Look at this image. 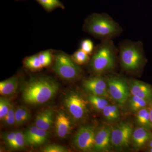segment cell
Returning <instances> with one entry per match:
<instances>
[{
    "label": "cell",
    "mask_w": 152,
    "mask_h": 152,
    "mask_svg": "<svg viewBox=\"0 0 152 152\" xmlns=\"http://www.w3.org/2000/svg\"><path fill=\"white\" fill-rule=\"evenodd\" d=\"M59 85L50 77H32L22 86V98L28 105L46 103L56 94Z\"/></svg>",
    "instance_id": "obj_1"
},
{
    "label": "cell",
    "mask_w": 152,
    "mask_h": 152,
    "mask_svg": "<svg viewBox=\"0 0 152 152\" xmlns=\"http://www.w3.org/2000/svg\"><path fill=\"white\" fill-rule=\"evenodd\" d=\"M84 29L102 41L112 40L122 32L120 25L105 14H93L85 21Z\"/></svg>",
    "instance_id": "obj_2"
},
{
    "label": "cell",
    "mask_w": 152,
    "mask_h": 152,
    "mask_svg": "<svg viewBox=\"0 0 152 152\" xmlns=\"http://www.w3.org/2000/svg\"><path fill=\"white\" fill-rule=\"evenodd\" d=\"M116 51L112 40L102 41L95 49L90 62L91 71L100 75L113 70L115 66Z\"/></svg>",
    "instance_id": "obj_3"
},
{
    "label": "cell",
    "mask_w": 152,
    "mask_h": 152,
    "mask_svg": "<svg viewBox=\"0 0 152 152\" xmlns=\"http://www.w3.org/2000/svg\"><path fill=\"white\" fill-rule=\"evenodd\" d=\"M119 49L120 62L125 70L134 72L142 69L145 60L142 42L124 41Z\"/></svg>",
    "instance_id": "obj_4"
},
{
    "label": "cell",
    "mask_w": 152,
    "mask_h": 152,
    "mask_svg": "<svg viewBox=\"0 0 152 152\" xmlns=\"http://www.w3.org/2000/svg\"><path fill=\"white\" fill-rule=\"evenodd\" d=\"M53 69L59 77L68 81L76 80L82 74L81 69L71 57L63 53L56 55Z\"/></svg>",
    "instance_id": "obj_5"
},
{
    "label": "cell",
    "mask_w": 152,
    "mask_h": 152,
    "mask_svg": "<svg viewBox=\"0 0 152 152\" xmlns=\"http://www.w3.org/2000/svg\"><path fill=\"white\" fill-rule=\"evenodd\" d=\"M133 126L127 122H121L114 127H112V147L118 151L127 149L132 142Z\"/></svg>",
    "instance_id": "obj_6"
},
{
    "label": "cell",
    "mask_w": 152,
    "mask_h": 152,
    "mask_svg": "<svg viewBox=\"0 0 152 152\" xmlns=\"http://www.w3.org/2000/svg\"><path fill=\"white\" fill-rule=\"evenodd\" d=\"M107 83L110 96L119 105L124 107L129 98V84L124 79L116 76L109 77Z\"/></svg>",
    "instance_id": "obj_7"
},
{
    "label": "cell",
    "mask_w": 152,
    "mask_h": 152,
    "mask_svg": "<svg viewBox=\"0 0 152 152\" xmlns=\"http://www.w3.org/2000/svg\"><path fill=\"white\" fill-rule=\"evenodd\" d=\"M96 128L91 125H86L79 128L74 136L73 142L75 147L80 151H94Z\"/></svg>",
    "instance_id": "obj_8"
},
{
    "label": "cell",
    "mask_w": 152,
    "mask_h": 152,
    "mask_svg": "<svg viewBox=\"0 0 152 152\" xmlns=\"http://www.w3.org/2000/svg\"><path fill=\"white\" fill-rule=\"evenodd\" d=\"M64 104L72 118L76 121H80L88 114L86 102L77 93L68 94L64 100Z\"/></svg>",
    "instance_id": "obj_9"
},
{
    "label": "cell",
    "mask_w": 152,
    "mask_h": 152,
    "mask_svg": "<svg viewBox=\"0 0 152 152\" xmlns=\"http://www.w3.org/2000/svg\"><path fill=\"white\" fill-rule=\"evenodd\" d=\"M85 79L83 86L90 94L106 98L110 96L108 91L107 83L102 77L99 75Z\"/></svg>",
    "instance_id": "obj_10"
},
{
    "label": "cell",
    "mask_w": 152,
    "mask_h": 152,
    "mask_svg": "<svg viewBox=\"0 0 152 152\" xmlns=\"http://www.w3.org/2000/svg\"><path fill=\"white\" fill-rule=\"evenodd\" d=\"M112 127L104 125L96 131L94 151L97 152L110 151L112 148Z\"/></svg>",
    "instance_id": "obj_11"
},
{
    "label": "cell",
    "mask_w": 152,
    "mask_h": 152,
    "mask_svg": "<svg viewBox=\"0 0 152 152\" xmlns=\"http://www.w3.org/2000/svg\"><path fill=\"white\" fill-rule=\"evenodd\" d=\"M26 143L30 146L37 147L46 143L48 138V131L35 125L28 128L24 132Z\"/></svg>",
    "instance_id": "obj_12"
},
{
    "label": "cell",
    "mask_w": 152,
    "mask_h": 152,
    "mask_svg": "<svg viewBox=\"0 0 152 152\" xmlns=\"http://www.w3.org/2000/svg\"><path fill=\"white\" fill-rule=\"evenodd\" d=\"M55 132L57 136L61 138L66 137L71 134L72 129V120L65 112H58L55 119Z\"/></svg>",
    "instance_id": "obj_13"
},
{
    "label": "cell",
    "mask_w": 152,
    "mask_h": 152,
    "mask_svg": "<svg viewBox=\"0 0 152 152\" xmlns=\"http://www.w3.org/2000/svg\"><path fill=\"white\" fill-rule=\"evenodd\" d=\"M132 95L137 96L152 102V86L146 83L136 80H132L128 83Z\"/></svg>",
    "instance_id": "obj_14"
},
{
    "label": "cell",
    "mask_w": 152,
    "mask_h": 152,
    "mask_svg": "<svg viewBox=\"0 0 152 152\" xmlns=\"http://www.w3.org/2000/svg\"><path fill=\"white\" fill-rule=\"evenodd\" d=\"M152 138V131L139 126L133 130L132 143L134 148L140 150L147 146Z\"/></svg>",
    "instance_id": "obj_15"
},
{
    "label": "cell",
    "mask_w": 152,
    "mask_h": 152,
    "mask_svg": "<svg viewBox=\"0 0 152 152\" xmlns=\"http://www.w3.org/2000/svg\"><path fill=\"white\" fill-rule=\"evenodd\" d=\"M54 112L52 108L46 109L36 117L35 125L38 127L48 131L54 124Z\"/></svg>",
    "instance_id": "obj_16"
},
{
    "label": "cell",
    "mask_w": 152,
    "mask_h": 152,
    "mask_svg": "<svg viewBox=\"0 0 152 152\" xmlns=\"http://www.w3.org/2000/svg\"><path fill=\"white\" fill-rule=\"evenodd\" d=\"M18 86L17 77H12L0 82V94L3 96L13 95L16 92Z\"/></svg>",
    "instance_id": "obj_17"
},
{
    "label": "cell",
    "mask_w": 152,
    "mask_h": 152,
    "mask_svg": "<svg viewBox=\"0 0 152 152\" xmlns=\"http://www.w3.org/2000/svg\"><path fill=\"white\" fill-rule=\"evenodd\" d=\"M135 118L136 122L139 126L152 131L149 106L136 112Z\"/></svg>",
    "instance_id": "obj_18"
},
{
    "label": "cell",
    "mask_w": 152,
    "mask_h": 152,
    "mask_svg": "<svg viewBox=\"0 0 152 152\" xmlns=\"http://www.w3.org/2000/svg\"><path fill=\"white\" fill-rule=\"evenodd\" d=\"M16 125L20 126L24 124L30 120L31 113L29 110L24 106H18L15 109Z\"/></svg>",
    "instance_id": "obj_19"
},
{
    "label": "cell",
    "mask_w": 152,
    "mask_h": 152,
    "mask_svg": "<svg viewBox=\"0 0 152 152\" xmlns=\"http://www.w3.org/2000/svg\"><path fill=\"white\" fill-rule=\"evenodd\" d=\"M150 104V103L146 100L134 95H132V96L129 98L128 102L130 110L135 113L148 107Z\"/></svg>",
    "instance_id": "obj_20"
},
{
    "label": "cell",
    "mask_w": 152,
    "mask_h": 152,
    "mask_svg": "<svg viewBox=\"0 0 152 152\" xmlns=\"http://www.w3.org/2000/svg\"><path fill=\"white\" fill-rule=\"evenodd\" d=\"M89 102L93 107L98 111H102L106 106L109 104L106 98L89 94L88 96Z\"/></svg>",
    "instance_id": "obj_21"
},
{
    "label": "cell",
    "mask_w": 152,
    "mask_h": 152,
    "mask_svg": "<svg viewBox=\"0 0 152 152\" xmlns=\"http://www.w3.org/2000/svg\"><path fill=\"white\" fill-rule=\"evenodd\" d=\"M102 112L104 118L109 121H115L119 118V110L115 105L109 104L105 107Z\"/></svg>",
    "instance_id": "obj_22"
},
{
    "label": "cell",
    "mask_w": 152,
    "mask_h": 152,
    "mask_svg": "<svg viewBox=\"0 0 152 152\" xmlns=\"http://www.w3.org/2000/svg\"><path fill=\"white\" fill-rule=\"evenodd\" d=\"M24 64L26 67L32 71L40 70L43 68L40 62L38 55L26 58L24 61Z\"/></svg>",
    "instance_id": "obj_23"
},
{
    "label": "cell",
    "mask_w": 152,
    "mask_h": 152,
    "mask_svg": "<svg viewBox=\"0 0 152 152\" xmlns=\"http://www.w3.org/2000/svg\"><path fill=\"white\" fill-rule=\"evenodd\" d=\"M26 144L24 133L21 131H16L15 139L8 147L12 149L20 150L23 149Z\"/></svg>",
    "instance_id": "obj_24"
},
{
    "label": "cell",
    "mask_w": 152,
    "mask_h": 152,
    "mask_svg": "<svg viewBox=\"0 0 152 152\" xmlns=\"http://www.w3.org/2000/svg\"><path fill=\"white\" fill-rule=\"evenodd\" d=\"M48 12H50L57 8H64V5L59 0H36Z\"/></svg>",
    "instance_id": "obj_25"
},
{
    "label": "cell",
    "mask_w": 152,
    "mask_h": 152,
    "mask_svg": "<svg viewBox=\"0 0 152 152\" xmlns=\"http://www.w3.org/2000/svg\"><path fill=\"white\" fill-rule=\"evenodd\" d=\"M89 55L85 53L81 49H79L71 56L74 62L79 65L86 64L90 60Z\"/></svg>",
    "instance_id": "obj_26"
},
{
    "label": "cell",
    "mask_w": 152,
    "mask_h": 152,
    "mask_svg": "<svg viewBox=\"0 0 152 152\" xmlns=\"http://www.w3.org/2000/svg\"><path fill=\"white\" fill-rule=\"evenodd\" d=\"M15 109L13 105L12 104L7 114L6 115L2 121L5 126L8 127H11L16 125L15 115Z\"/></svg>",
    "instance_id": "obj_27"
},
{
    "label": "cell",
    "mask_w": 152,
    "mask_h": 152,
    "mask_svg": "<svg viewBox=\"0 0 152 152\" xmlns=\"http://www.w3.org/2000/svg\"><path fill=\"white\" fill-rule=\"evenodd\" d=\"M12 104L7 98L1 97L0 98V120L2 121L7 114Z\"/></svg>",
    "instance_id": "obj_28"
},
{
    "label": "cell",
    "mask_w": 152,
    "mask_h": 152,
    "mask_svg": "<svg viewBox=\"0 0 152 152\" xmlns=\"http://www.w3.org/2000/svg\"><path fill=\"white\" fill-rule=\"evenodd\" d=\"M41 64L43 67L48 66L51 64L52 56L49 50L44 51L39 53L38 55Z\"/></svg>",
    "instance_id": "obj_29"
},
{
    "label": "cell",
    "mask_w": 152,
    "mask_h": 152,
    "mask_svg": "<svg viewBox=\"0 0 152 152\" xmlns=\"http://www.w3.org/2000/svg\"><path fill=\"white\" fill-rule=\"evenodd\" d=\"M80 49L88 55H91L94 50V46L92 41L90 39L83 40L80 44Z\"/></svg>",
    "instance_id": "obj_30"
},
{
    "label": "cell",
    "mask_w": 152,
    "mask_h": 152,
    "mask_svg": "<svg viewBox=\"0 0 152 152\" xmlns=\"http://www.w3.org/2000/svg\"><path fill=\"white\" fill-rule=\"evenodd\" d=\"M44 152H67L69 151L67 149L60 145L52 144L45 147L42 149Z\"/></svg>",
    "instance_id": "obj_31"
},
{
    "label": "cell",
    "mask_w": 152,
    "mask_h": 152,
    "mask_svg": "<svg viewBox=\"0 0 152 152\" xmlns=\"http://www.w3.org/2000/svg\"><path fill=\"white\" fill-rule=\"evenodd\" d=\"M16 132H12L5 133L3 136V139L8 146L13 142L15 137Z\"/></svg>",
    "instance_id": "obj_32"
},
{
    "label": "cell",
    "mask_w": 152,
    "mask_h": 152,
    "mask_svg": "<svg viewBox=\"0 0 152 152\" xmlns=\"http://www.w3.org/2000/svg\"><path fill=\"white\" fill-rule=\"evenodd\" d=\"M149 108L150 121H151V124L152 127V102L149 105Z\"/></svg>",
    "instance_id": "obj_33"
},
{
    "label": "cell",
    "mask_w": 152,
    "mask_h": 152,
    "mask_svg": "<svg viewBox=\"0 0 152 152\" xmlns=\"http://www.w3.org/2000/svg\"><path fill=\"white\" fill-rule=\"evenodd\" d=\"M147 147V148H152V139H151V140L148 143Z\"/></svg>",
    "instance_id": "obj_34"
},
{
    "label": "cell",
    "mask_w": 152,
    "mask_h": 152,
    "mask_svg": "<svg viewBox=\"0 0 152 152\" xmlns=\"http://www.w3.org/2000/svg\"><path fill=\"white\" fill-rule=\"evenodd\" d=\"M147 151L148 152H152V148H148Z\"/></svg>",
    "instance_id": "obj_35"
}]
</instances>
